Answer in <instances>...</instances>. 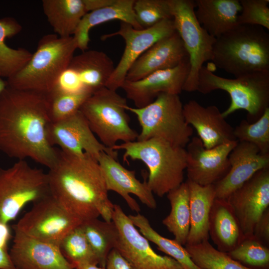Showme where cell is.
Wrapping results in <instances>:
<instances>
[{
	"mask_svg": "<svg viewBox=\"0 0 269 269\" xmlns=\"http://www.w3.org/2000/svg\"><path fill=\"white\" fill-rule=\"evenodd\" d=\"M234 134L238 141L252 143L262 153L269 154V107L254 123L242 120L234 128Z\"/></svg>",
	"mask_w": 269,
	"mask_h": 269,
	"instance_id": "36",
	"label": "cell"
},
{
	"mask_svg": "<svg viewBox=\"0 0 269 269\" xmlns=\"http://www.w3.org/2000/svg\"><path fill=\"white\" fill-rule=\"evenodd\" d=\"M188 58L184 44L175 31L142 54L129 69L125 80H138L156 71L174 67Z\"/></svg>",
	"mask_w": 269,
	"mask_h": 269,
	"instance_id": "22",
	"label": "cell"
},
{
	"mask_svg": "<svg viewBox=\"0 0 269 269\" xmlns=\"http://www.w3.org/2000/svg\"><path fill=\"white\" fill-rule=\"evenodd\" d=\"M185 246L192 261L201 269H252L233 259L227 253L215 249L208 240Z\"/></svg>",
	"mask_w": 269,
	"mask_h": 269,
	"instance_id": "33",
	"label": "cell"
},
{
	"mask_svg": "<svg viewBox=\"0 0 269 269\" xmlns=\"http://www.w3.org/2000/svg\"><path fill=\"white\" fill-rule=\"evenodd\" d=\"M127 99L116 91L104 87L92 94L80 111L93 133L106 147L112 149L118 141H135L138 133L130 125Z\"/></svg>",
	"mask_w": 269,
	"mask_h": 269,
	"instance_id": "8",
	"label": "cell"
},
{
	"mask_svg": "<svg viewBox=\"0 0 269 269\" xmlns=\"http://www.w3.org/2000/svg\"><path fill=\"white\" fill-rule=\"evenodd\" d=\"M186 122L197 131L205 148L210 149L236 141L234 128L226 121L217 107H204L195 100L183 106Z\"/></svg>",
	"mask_w": 269,
	"mask_h": 269,
	"instance_id": "23",
	"label": "cell"
},
{
	"mask_svg": "<svg viewBox=\"0 0 269 269\" xmlns=\"http://www.w3.org/2000/svg\"><path fill=\"white\" fill-rule=\"evenodd\" d=\"M112 149L124 150V162L140 160L148 170L147 184L151 192L162 197L183 182L186 168L185 148L158 138L124 142Z\"/></svg>",
	"mask_w": 269,
	"mask_h": 269,
	"instance_id": "4",
	"label": "cell"
},
{
	"mask_svg": "<svg viewBox=\"0 0 269 269\" xmlns=\"http://www.w3.org/2000/svg\"><path fill=\"white\" fill-rule=\"evenodd\" d=\"M50 122L46 95L7 86L0 94V151L49 169L58 152L47 138Z\"/></svg>",
	"mask_w": 269,
	"mask_h": 269,
	"instance_id": "1",
	"label": "cell"
},
{
	"mask_svg": "<svg viewBox=\"0 0 269 269\" xmlns=\"http://www.w3.org/2000/svg\"><path fill=\"white\" fill-rule=\"evenodd\" d=\"M58 150L57 160L47 173L50 195L82 222L100 216L112 221L114 204L98 160L86 153Z\"/></svg>",
	"mask_w": 269,
	"mask_h": 269,
	"instance_id": "2",
	"label": "cell"
},
{
	"mask_svg": "<svg viewBox=\"0 0 269 269\" xmlns=\"http://www.w3.org/2000/svg\"><path fill=\"white\" fill-rule=\"evenodd\" d=\"M170 4L174 27L184 44L190 64L183 91H196L199 72L204 63L211 60L216 38L198 21L194 0H170Z\"/></svg>",
	"mask_w": 269,
	"mask_h": 269,
	"instance_id": "10",
	"label": "cell"
},
{
	"mask_svg": "<svg viewBox=\"0 0 269 269\" xmlns=\"http://www.w3.org/2000/svg\"><path fill=\"white\" fill-rule=\"evenodd\" d=\"M253 235L269 247V208L267 209L256 223Z\"/></svg>",
	"mask_w": 269,
	"mask_h": 269,
	"instance_id": "41",
	"label": "cell"
},
{
	"mask_svg": "<svg viewBox=\"0 0 269 269\" xmlns=\"http://www.w3.org/2000/svg\"><path fill=\"white\" fill-rule=\"evenodd\" d=\"M209 235L220 251L229 253L245 238L237 219L225 199L215 198L209 220Z\"/></svg>",
	"mask_w": 269,
	"mask_h": 269,
	"instance_id": "25",
	"label": "cell"
},
{
	"mask_svg": "<svg viewBox=\"0 0 269 269\" xmlns=\"http://www.w3.org/2000/svg\"><path fill=\"white\" fill-rule=\"evenodd\" d=\"M98 161L108 191H113L119 194L132 210L138 213L140 208L131 194L136 196L148 208L155 209L156 207L153 193L148 187L146 181L141 182L138 180L135 176V171L126 168L117 159L104 151L100 154Z\"/></svg>",
	"mask_w": 269,
	"mask_h": 269,
	"instance_id": "19",
	"label": "cell"
},
{
	"mask_svg": "<svg viewBox=\"0 0 269 269\" xmlns=\"http://www.w3.org/2000/svg\"><path fill=\"white\" fill-rule=\"evenodd\" d=\"M190 69L188 58L174 67L156 71L138 80H125L121 88L135 108H142L153 102L160 94H180Z\"/></svg>",
	"mask_w": 269,
	"mask_h": 269,
	"instance_id": "18",
	"label": "cell"
},
{
	"mask_svg": "<svg viewBox=\"0 0 269 269\" xmlns=\"http://www.w3.org/2000/svg\"><path fill=\"white\" fill-rule=\"evenodd\" d=\"M7 84L6 80H4L2 78L0 77V94L7 87Z\"/></svg>",
	"mask_w": 269,
	"mask_h": 269,
	"instance_id": "45",
	"label": "cell"
},
{
	"mask_svg": "<svg viewBox=\"0 0 269 269\" xmlns=\"http://www.w3.org/2000/svg\"><path fill=\"white\" fill-rule=\"evenodd\" d=\"M237 142L207 149L199 137L191 138L185 147L187 180L202 186L215 184L229 171V155Z\"/></svg>",
	"mask_w": 269,
	"mask_h": 269,
	"instance_id": "17",
	"label": "cell"
},
{
	"mask_svg": "<svg viewBox=\"0 0 269 269\" xmlns=\"http://www.w3.org/2000/svg\"><path fill=\"white\" fill-rule=\"evenodd\" d=\"M225 200L245 237L253 235L256 223L269 208V168L258 171Z\"/></svg>",
	"mask_w": 269,
	"mask_h": 269,
	"instance_id": "16",
	"label": "cell"
},
{
	"mask_svg": "<svg viewBox=\"0 0 269 269\" xmlns=\"http://www.w3.org/2000/svg\"><path fill=\"white\" fill-rule=\"evenodd\" d=\"M82 222L66 211L50 194L33 203L31 209L12 228L13 231L59 247L66 236Z\"/></svg>",
	"mask_w": 269,
	"mask_h": 269,
	"instance_id": "11",
	"label": "cell"
},
{
	"mask_svg": "<svg viewBox=\"0 0 269 269\" xmlns=\"http://www.w3.org/2000/svg\"><path fill=\"white\" fill-rule=\"evenodd\" d=\"M175 31L172 18L163 20L150 27L141 29H135L129 23L121 22L119 30L103 35L101 37L103 40L119 35L125 41L123 54L106 87L113 91L121 88L129 69L137 59L157 41Z\"/></svg>",
	"mask_w": 269,
	"mask_h": 269,
	"instance_id": "14",
	"label": "cell"
},
{
	"mask_svg": "<svg viewBox=\"0 0 269 269\" xmlns=\"http://www.w3.org/2000/svg\"><path fill=\"white\" fill-rule=\"evenodd\" d=\"M133 8L136 19L143 29L172 19L170 0H135Z\"/></svg>",
	"mask_w": 269,
	"mask_h": 269,
	"instance_id": "38",
	"label": "cell"
},
{
	"mask_svg": "<svg viewBox=\"0 0 269 269\" xmlns=\"http://www.w3.org/2000/svg\"><path fill=\"white\" fill-rule=\"evenodd\" d=\"M74 269H106L105 268L98 267L97 265L92 264H81L76 265Z\"/></svg>",
	"mask_w": 269,
	"mask_h": 269,
	"instance_id": "44",
	"label": "cell"
},
{
	"mask_svg": "<svg viewBox=\"0 0 269 269\" xmlns=\"http://www.w3.org/2000/svg\"><path fill=\"white\" fill-rule=\"evenodd\" d=\"M135 0H114L105 7L87 13L82 19L73 35L77 48L82 51L88 50L90 40V29L99 24L112 20H120L132 25L135 29H143L138 23L134 11Z\"/></svg>",
	"mask_w": 269,
	"mask_h": 269,
	"instance_id": "26",
	"label": "cell"
},
{
	"mask_svg": "<svg viewBox=\"0 0 269 269\" xmlns=\"http://www.w3.org/2000/svg\"><path fill=\"white\" fill-rule=\"evenodd\" d=\"M80 227L98 258V265L105 268L107 257L115 248L118 239L116 225L113 221L107 222L94 218L83 221Z\"/></svg>",
	"mask_w": 269,
	"mask_h": 269,
	"instance_id": "31",
	"label": "cell"
},
{
	"mask_svg": "<svg viewBox=\"0 0 269 269\" xmlns=\"http://www.w3.org/2000/svg\"><path fill=\"white\" fill-rule=\"evenodd\" d=\"M112 221L119 233L115 249L133 269H184L173 258L157 254L119 205L114 204Z\"/></svg>",
	"mask_w": 269,
	"mask_h": 269,
	"instance_id": "13",
	"label": "cell"
},
{
	"mask_svg": "<svg viewBox=\"0 0 269 269\" xmlns=\"http://www.w3.org/2000/svg\"><path fill=\"white\" fill-rule=\"evenodd\" d=\"M14 232L9 253L16 269H74L59 246Z\"/></svg>",
	"mask_w": 269,
	"mask_h": 269,
	"instance_id": "21",
	"label": "cell"
},
{
	"mask_svg": "<svg viewBox=\"0 0 269 269\" xmlns=\"http://www.w3.org/2000/svg\"><path fill=\"white\" fill-rule=\"evenodd\" d=\"M50 194L47 173L18 160L8 168L0 167V224L13 221L28 204Z\"/></svg>",
	"mask_w": 269,
	"mask_h": 269,
	"instance_id": "9",
	"label": "cell"
},
{
	"mask_svg": "<svg viewBox=\"0 0 269 269\" xmlns=\"http://www.w3.org/2000/svg\"><path fill=\"white\" fill-rule=\"evenodd\" d=\"M10 238L8 224H0V269H16L8 250L7 245Z\"/></svg>",
	"mask_w": 269,
	"mask_h": 269,
	"instance_id": "40",
	"label": "cell"
},
{
	"mask_svg": "<svg viewBox=\"0 0 269 269\" xmlns=\"http://www.w3.org/2000/svg\"><path fill=\"white\" fill-rule=\"evenodd\" d=\"M183 106L179 95L162 93L144 107L125 109L136 116L140 126L137 140L158 138L185 148L193 131L185 121Z\"/></svg>",
	"mask_w": 269,
	"mask_h": 269,
	"instance_id": "7",
	"label": "cell"
},
{
	"mask_svg": "<svg viewBox=\"0 0 269 269\" xmlns=\"http://www.w3.org/2000/svg\"><path fill=\"white\" fill-rule=\"evenodd\" d=\"M42 3L48 21L61 37L73 36L88 12L84 0H43Z\"/></svg>",
	"mask_w": 269,
	"mask_h": 269,
	"instance_id": "28",
	"label": "cell"
},
{
	"mask_svg": "<svg viewBox=\"0 0 269 269\" xmlns=\"http://www.w3.org/2000/svg\"><path fill=\"white\" fill-rule=\"evenodd\" d=\"M241 13L238 25H252L269 29V0H240Z\"/></svg>",
	"mask_w": 269,
	"mask_h": 269,
	"instance_id": "39",
	"label": "cell"
},
{
	"mask_svg": "<svg viewBox=\"0 0 269 269\" xmlns=\"http://www.w3.org/2000/svg\"><path fill=\"white\" fill-rule=\"evenodd\" d=\"M105 268L106 269H133L128 262L115 248L107 257Z\"/></svg>",
	"mask_w": 269,
	"mask_h": 269,
	"instance_id": "42",
	"label": "cell"
},
{
	"mask_svg": "<svg viewBox=\"0 0 269 269\" xmlns=\"http://www.w3.org/2000/svg\"><path fill=\"white\" fill-rule=\"evenodd\" d=\"M88 12L99 9L112 4L114 0H84Z\"/></svg>",
	"mask_w": 269,
	"mask_h": 269,
	"instance_id": "43",
	"label": "cell"
},
{
	"mask_svg": "<svg viewBox=\"0 0 269 269\" xmlns=\"http://www.w3.org/2000/svg\"><path fill=\"white\" fill-rule=\"evenodd\" d=\"M186 181L190 193V226L185 245H194L209 238V215L216 193L214 185L202 186Z\"/></svg>",
	"mask_w": 269,
	"mask_h": 269,
	"instance_id": "27",
	"label": "cell"
},
{
	"mask_svg": "<svg viewBox=\"0 0 269 269\" xmlns=\"http://www.w3.org/2000/svg\"><path fill=\"white\" fill-rule=\"evenodd\" d=\"M218 89L227 92L231 98L229 106L222 113L224 118L244 110L248 112L247 121L256 122L269 107V71L229 79L203 66L198 74L197 91L206 94Z\"/></svg>",
	"mask_w": 269,
	"mask_h": 269,
	"instance_id": "6",
	"label": "cell"
},
{
	"mask_svg": "<svg viewBox=\"0 0 269 269\" xmlns=\"http://www.w3.org/2000/svg\"><path fill=\"white\" fill-rule=\"evenodd\" d=\"M166 195L171 209L162 223L173 234L175 240L182 246L185 245L190 226V193L187 182H183Z\"/></svg>",
	"mask_w": 269,
	"mask_h": 269,
	"instance_id": "29",
	"label": "cell"
},
{
	"mask_svg": "<svg viewBox=\"0 0 269 269\" xmlns=\"http://www.w3.org/2000/svg\"><path fill=\"white\" fill-rule=\"evenodd\" d=\"M77 48L73 36L61 37L56 34L45 35L25 65L7 79V86L18 90L49 94Z\"/></svg>",
	"mask_w": 269,
	"mask_h": 269,
	"instance_id": "5",
	"label": "cell"
},
{
	"mask_svg": "<svg viewBox=\"0 0 269 269\" xmlns=\"http://www.w3.org/2000/svg\"><path fill=\"white\" fill-rule=\"evenodd\" d=\"M128 216L141 235L156 245L158 250L179 263L184 269H201L192 261L185 247L174 239H169L158 234L144 216L138 213Z\"/></svg>",
	"mask_w": 269,
	"mask_h": 269,
	"instance_id": "32",
	"label": "cell"
},
{
	"mask_svg": "<svg viewBox=\"0 0 269 269\" xmlns=\"http://www.w3.org/2000/svg\"><path fill=\"white\" fill-rule=\"evenodd\" d=\"M265 29L238 25L216 38L211 60L235 77L269 71V34Z\"/></svg>",
	"mask_w": 269,
	"mask_h": 269,
	"instance_id": "3",
	"label": "cell"
},
{
	"mask_svg": "<svg viewBox=\"0 0 269 269\" xmlns=\"http://www.w3.org/2000/svg\"><path fill=\"white\" fill-rule=\"evenodd\" d=\"M80 225L63 239L59 245L60 251L73 268L81 264L97 265L99 264L98 258L89 245Z\"/></svg>",
	"mask_w": 269,
	"mask_h": 269,
	"instance_id": "34",
	"label": "cell"
},
{
	"mask_svg": "<svg viewBox=\"0 0 269 269\" xmlns=\"http://www.w3.org/2000/svg\"><path fill=\"white\" fill-rule=\"evenodd\" d=\"M93 93L88 91L77 93L53 92L47 95L48 113L51 122L61 121L79 111Z\"/></svg>",
	"mask_w": 269,
	"mask_h": 269,
	"instance_id": "37",
	"label": "cell"
},
{
	"mask_svg": "<svg viewBox=\"0 0 269 269\" xmlns=\"http://www.w3.org/2000/svg\"><path fill=\"white\" fill-rule=\"evenodd\" d=\"M115 67L112 59L104 52L85 50L73 57L51 92L93 94L106 87Z\"/></svg>",
	"mask_w": 269,
	"mask_h": 269,
	"instance_id": "12",
	"label": "cell"
},
{
	"mask_svg": "<svg viewBox=\"0 0 269 269\" xmlns=\"http://www.w3.org/2000/svg\"><path fill=\"white\" fill-rule=\"evenodd\" d=\"M47 136L51 145L77 155L86 153L97 159L102 152H105L116 159L117 150L104 145L96 137L88 123L79 110L70 116L47 126Z\"/></svg>",
	"mask_w": 269,
	"mask_h": 269,
	"instance_id": "15",
	"label": "cell"
},
{
	"mask_svg": "<svg viewBox=\"0 0 269 269\" xmlns=\"http://www.w3.org/2000/svg\"><path fill=\"white\" fill-rule=\"evenodd\" d=\"M229 160V171L214 184L216 198L226 199L258 171L269 168V154L262 153L255 145L245 141H238Z\"/></svg>",
	"mask_w": 269,
	"mask_h": 269,
	"instance_id": "20",
	"label": "cell"
},
{
	"mask_svg": "<svg viewBox=\"0 0 269 269\" xmlns=\"http://www.w3.org/2000/svg\"><path fill=\"white\" fill-rule=\"evenodd\" d=\"M21 25L12 17L0 19V77H11L28 62L32 53L24 48L13 49L8 46L5 40L19 33Z\"/></svg>",
	"mask_w": 269,
	"mask_h": 269,
	"instance_id": "30",
	"label": "cell"
},
{
	"mask_svg": "<svg viewBox=\"0 0 269 269\" xmlns=\"http://www.w3.org/2000/svg\"><path fill=\"white\" fill-rule=\"evenodd\" d=\"M227 254L248 268L269 269V247L253 235L245 237L234 249Z\"/></svg>",
	"mask_w": 269,
	"mask_h": 269,
	"instance_id": "35",
	"label": "cell"
},
{
	"mask_svg": "<svg viewBox=\"0 0 269 269\" xmlns=\"http://www.w3.org/2000/svg\"><path fill=\"white\" fill-rule=\"evenodd\" d=\"M195 14L202 27L215 38L237 26L239 0H196Z\"/></svg>",
	"mask_w": 269,
	"mask_h": 269,
	"instance_id": "24",
	"label": "cell"
}]
</instances>
